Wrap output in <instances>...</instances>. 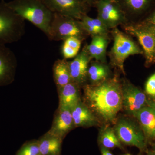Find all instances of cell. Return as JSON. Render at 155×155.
Instances as JSON below:
<instances>
[{
    "instance_id": "6",
    "label": "cell",
    "mask_w": 155,
    "mask_h": 155,
    "mask_svg": "<svg viewBox=\"0 0 155 155\" xmlns=\"http://www.w3.org/2000/svg\"><path fill=\"white\" fill-rule=\"evenodd\" d=\"M114 127L121 143L136 147L142 152H147L148 142L138 123L127 118H121L115 123Z\"/></svg>"
},
{
    "instance_id": "21",
    "label": "cell",
    "mask_w": 155,
    "mask_h": 155,
    "mask_svg": "<svg viewBox=\"0 0 155 155\" xmlns=\"http://www.w3.org/2000/svg\"><path fill=\"white\" fill-rule=\"evenodd\" d=\"M53 73L57 89L72 82L69 72V62L66 59H58L54 62Z\"/></svg>"
},
{
    "instance_id": "23",
    "label": "cell",
    "mask_w": 155,
    "mask_h": 155,
    "mask_svg": "<svg viewBox=\"0 0 155 155\" xmlns=\"http://www.w3.org/2000/svg\"><path fill=\"white\" fill-rule=\"evenodd\" d=\"M98 141L101 147L108 149L119 148L124 149L121 142L117 137L114 128L105 125L100 130Z\"/></svg>"
},
{
    "instance_id": "18",
    "label": "cell",
    "mask_w": 155,
    "mask_h": 155,
    "mask_svg": "<svg viewBox=\"0 0 155 155\" xmlns=\"http://www.w3.org/2000/svg\"><path fill=\"white\" fill-rule=\"evenodd\" d=\"M91 41L87 44V49L92 59L107 63V50L110 41L109 35L92 37Z\"/></svg>"
},
{
    "instance_id": "27",
    "label": "cell",
    "mask_w": 155,
    "mask_h": 155,
    "mask_svg": "<svg viewBox=\"0 0 155 155\" xmlns=\"http://www.w3.org/2000/svg\"><path fill=\"white\" fill-rule=\"evenodd\" d=\"M78 52L79 51L78 50L70 47L64 43L63 44L62 47V53L64 59L67 60L69 58H75Z\"/></svg>"
},
{
    "instance_id": "11",
    "label": "cell",
    "mask_w": 155,
    "mask_h": 155,
    "mask_svg": "<svg viewBox=\"0 0 155 155\" xmlns=\"http://www.w3.org/2000/svg\"><path fill=\"white\" fill-rule=\"evenodd\" d=\"M125 14L128 23H139L155 6V0H116Z\"/></svg>"
},
{
    "instance_id": "20",
    "label": "cell",
    "mask_w": 155,
    "mask_h": 155,
    "mask_svg": "<svg viewBox=\"0 0 155 155\" xmlns=\"http://www.w3.org/2000/svg\"><path fill=\"white\" fill-rule=\"evenodd\" d=\"M111 77L110 66L107 63H103L94 60L90 64L87 72V82L94 84L101 82Z\"/></svg>"
},
{
    "instance_id": "10",
    "label": "cell",
    "mask_w": 155,
    "mask_h": 155,
    "mask_svg": "<svg viewBox=\"0 0 155 155\" xmlns=\"http://www.w3.org/2000/svg\"><path fill=\"white\" fill-rule=\"evenodd\" d=\"M53 13L81 20L91 8L83 0H41Z\"/></svg>"
},
{
    "instance_id": "28",
    "label": "cell",
    "mask_w": 155,
    "mask_h": 155,
    "mask_svg": "<svg viewBox=\"0 0 155 155\" xmlns=\"http://www.w3.org/2000/svg\"><path fill=\"white\" fill-rule=\"evenodd\" d=\"M82 41L76 38L71 37L64 41V43L67 45L78 51L80 50Z\"/></svg>"
},
{
    "instance_id": "13",
    "label": "cell",
    "mask_w": 155,
    "mask_h": 155,
    "mask_svg": "<svg viewBox=\"0 0 155 155\" xmlns=\"http://www.w3.org/2000/svg\"><path fill=\"white\" fill-rule=\"evenodd\" d=\"M17 66L15 54L5 45H0V86L14 81Z\"/></svg>"
},
{
    "instance_id": "4",
    "label": "cell",
    "mask_w": 155,
    "mask_h": 155,
    "mask_svg": "<svg viewBox=\"0 0 155 155\" xmlns=\"http://www.w3.org/2000/svg\"><path fill=\"white\" fill-rule=\"evenodd\" d=\"M25 19L13 11L5 1L0 2V45L20 40L25 33Z\"/></svg>"
},
{
    "instance_id": "31",
    "label": "cell",
    "mask_w": 155,
    "mask_h": 155,
    "mask_svg": "<svg viewBox=\"0 0 155 155\" xmlns=\"http://www.w3.org/2000/svg\"><path fill=\"white\" fill-rule=\"evenodd\" d=\"M91 8L95 7L98 0H83Z\"/></svg>"
},
{
    "instance_id": "9",
    "label": "cell",
    "mask_w": 155,
    "mask_h": 155,
    "mask_svg": "<svg viewBox=\"0 0 155 155\" xmlns=\"http://www.w3.org/2000/svg\"><path fill=\"white\" fill-rule=\"evenodd\" d=\"M122 109L133 116L147 106V97L144 92L125 78L122 81Z\"/></svg>"
},
{
    "instance_id": "32",
    "label": "cell",
    "mask_w": 155,
    "mask_h": 155,
    "mask_svg": "<svg viewBox=\"0 0 155 155\" xmlns=\"http://www.w3.org/2000/svg\"><path fill=\"white\" fill-rule=\"evenodd\" d=\"M147 155H155V153L152 150H148L147 152Z\"/></svg>"
},
{
    "instance_id": "35",
    "label": "cell",
    "mask_w": 155,
    "mask_h": 155,
    "mask_svg": "<svg viewBox=\"0 0 155 155\" xmlns=\"http://www.w3.org/2000/svg\"><path fill=\"white\" fill-rule=\"evenodd\" d=\"M2 1H5V0H2Z\"/></svg>"
},
{
    "instance_id": "25",
    "label": "cell",
    "mask_w": 155,
    "mask_h": 155,
    "mask_svg": "<svg viewBox=\"0 0 155 155\" xmlns=\"http://www.w3.org/2000/svg\"><path fill=\"white\" fill-rule=\"evenodd\" d=\"M136 24L155 31V6L144 19Z\"/></svg>"
},
{
    "instance_id": "8",
    "label": "cell",
    "mask_w": 155,
    "mask_h": 155,
    "mask_svg": "<svg viewBox=\"0 0 155 155\" xmlns=\"http://www.w3.org/2000/svg\"><path fill=\"white\" fill-rule=\"evenodd\" d=\"M95 7L97 18L110 30L128 23L127 18L116 0H98Z\"/></svg>"
},
{
    "instance_id": "12",
    "label": "cell",
    "mask_w": 155,
    "mask_h": 155,
    "mask_svg": "<svg viewBox=\"0 0 155 155\" xmlns=\"http://www.w3.org/2000/svg\"><path fill=\"white\" fill-rule=\"evenodd\" d=\"M92 60L89 54L86 44L75 58L69 62V72L72 81L81 88L87 84L88 67Z\"/></svg>"
},
{
    "instance_id": "7",
    "label": "cell",
    "mask_w": 155,
    "mask_h": 155,
    "mask_svg": "<svg viewBox=\"0 0 155 155\" xmlns=\"http://www.w3.org/2000/svg\"><path fill=\"white\" fill-rule=\"evenodd\" d=\"M122 28L127 34L138 40L143 51L144 66L149 68L155 64V31L137 24L127 23Z\"/></svg>"
},
{
    "instance_id": "2",
    "label": "cell",
    "mask_w": 155,
    "mask_h": 155,
    "mask_svg": "<svg viewBox=\"0 0 155 155\" xmlns=\"http://www.w3.org/2000/svg\"><path fill=\"white\" fill-rule=\"evenodd\" d=\"M7 4L20 17L31 22L48 36L53 13L41 0H13Z\"/></svg>"
},
{
    "instance_id": "30",
    "label": "cell",
    "mask_w": 155,
    "mask_h": 155,
    "mask_svg": "<svg viewBox=\"0 0 155 155\" xmlns=\"http://www.w3.org/2000/svg\"><path fill=\"white\" fill-rule=\"evenodd\" d=\"M101 155H114L110 151L109 149L101 147Z\"/></svg>"
},
{
    "instance_id": "29",
    "label": "cell",
    "mask_w": 155,
    "mask_h": 155,
    "mask_svg": "<svg viewBox=\"0 0 155 155\" xmlns=\"http://www.w3.org/2000/svg\"><path fill=\"white\" fill-rule=\"evenodd\" d=\"M147 105L155 110V97L148 96L147 97Z\"/></svg>"
},
{
    "instance_id": "22",
    "label": "cell",
    "mask_w": 155,
    "mask_h": 155,
    "mask_svg": "<svg viewBox=\"0 0 155 155\" xmlns=\"http://www.w3.org/2000/svg\"><path fill=\"white\" fill-rule=\"evenodd\" d=\"M81 21L84 29L91 37L97 35H109L110 33V30L97 17L92 18L87 14L82 17Z\"/></svg>"
},
{
    "instance_id": "19",
    "label": "cell",
    "mask_w": 155,
    "mask_h": 155,
    "mask_svg": "<svg viewBox=\"0 0 155 155\" xmlns=\"http://www.w3.org/2000/svg\"><path fill=\"white\" fill-rule=\"evenodd\" d=\"M63 140L48 131L38 139L41 155H61Z\"/></svg>"
},
{
    "instance_id": "26",
    "label": "cell",
    "mask_w": 155,
    "mask_h": 155,
    "mask_svg": "<svg viewBox=\"0 0 155 155\" xmlns=\"http://www.w3.org/2000/svg\"><path fill=\"white\" fill-rule=\"evenodd\" d=\"M145 93L150 97H155V72L147 80L145 85Z\"/></svg>"
},
{
    "instance_id": "24",
    "label": "cell",
    "mask_w": 155,
    "mask_h": 155,
    "mask_svg": "<svg viewBox=\"0 0 155 155\" xmlns=\"http://www.w3.org/2000/svg\"><path fill=\"white\" fill-rule=\"evenodd\" d=\"M15 155H41L38 140H32L25 142Z\"/></svg>"
},
{
    "instance_id": "14",
    "label": "cell",
    "mask_w": 155,
    "mask_h": 155,
    "mask_svg": "<svg viewBox=\"0 0 155 155\" xmlns=\"http://www.w3.org/2000/svg\"><path fill=\"white\" fill-rule=\"evenodd\" d=\"M74 128L71 110L58 107L54 115L51 127L48 131L64 140L69 131Z\"/></svg>"
},
{
    "instance_id": "3",
    "label": "cell",
    "mask_w": 155,
    "mask_h": 155,
    "mask_svg": "<svg viewBox=\"0 0 155 155\" xmlns=\"http://www.w3.org/2000/svg\"><path fill=\"white\" fill-rule=\"evenodd\" d=\"M114 40L113 45L108 56L110 64L125 75L124 63L127 58L135 55H143L139 45L127 34L119 30L118 27L110 30Z\"/></svg>"
},
{
    "instance_id": "34",
    "label": "cell",
    "mask_w": 155,
    "mask_h": 155,
    "mask_svg": "<svg viewBox=\"0 0 155 155\" xmlns=\"http://www.w3.org/2000/svg\"><path fill=\"white\" fill-rule=\"evenodd\" d=\"M130 155V154H126V155Z\"/></svg>"
},
{
    "instance_id": "17",
    "label": "cell",
    "mask_w": 155,
    "mask_h": 155,
    "mask_svg": "<svg viewBox=\"0 0 155 155\" xmlns=\"http://www.w3.org/2000/svg\"><path fill=\"white\" fill-rule=\"evenodd\" d=\"M134 117L137 120L148 142L155 140V110L147 106L139 111Z\"/></svg>"
},
{
    "instance_id": "5",
    "label": "cell",
    "mask_w": 155,
    "mask_h": 155,
    "mask_svg": "<svg viewBox=\"0 0 155 155\" xmlns=\"http://www.w3.org/2000/svg\"><path fill=\"white\" fill-rule=\"evenodd\" d=\"M89 36L81 20L53 13L47 36L50 40L64 41L69 38L74 37L82 42Z\"/></svg>"
},
{
    "instance_id": "33",
    "label": "cell",
    "mask_w": 155,
    "mask_h": 155,
    "mask_svg": "<svg viewBox=\"0 0 155 155\" xmlns=\"http://www.w3.org/2000/svg\"><path fill=\"white\" fill-rule=\"evenodd\" d=\"M152 150L155 153V143H154V144L153 145L152 149Z\"/></svg>"
},
{
    "instance_id": "16",
    "label": "cell",
    "mask_w": 155,
    "mask_h": 155,
    "mask_svg": "<svg viewBox=\"0 0 155 155\" xmlns=\"http://www.w3.org/2000/svg\"><path fill=\"white\" fill-rule=\"evenodd\" d=\"M79 85L73 82L66 84L58 89L59 104L58 107L72 110L81 101Z\"/></svg>"
},
{
    "instance_id": "15",
    "label": "cell",
    "mask_w": 155,
    "mask_h": 155,
    "mask_svg": "<svg viewBox=\"0 0 155 155\" xmlns=\"http://www.w3.org/2000/svg\"><path fill=\"white\" fill-rule=\"evenodd\" d=\"M75 127L97 126L99 121L82 100L71 110Z\"/></svg>"
},
{
    "instance_id": "1",
    "label": "cell",
    "mask_w": 155,
    "mask_h": 155,
    "mask_svg": "<svg viewBox=\"0 0 155 155\" xmlns=\"http://www.w3.org/2000/svg\"><path fill=\"white\" fill-rule=\"evenodd\" d=\"M81 100L101 124H115L122 109V81L117 74L106 80L82 87Z\"/></svg>"
}]
</instances>
